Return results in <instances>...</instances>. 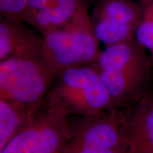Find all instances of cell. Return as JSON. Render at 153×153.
<instances>
[{"label":"cell","instance_id":"cell-8","mask_svg":"<svg viewBox=\"0 0 153 153\" xmlns=\"http://www.w3.org/2000/svg\"><path fill=\"white\" fill-rule=\"evenodd\" d=\"M126 153H153V93L123 111Z\"/></svg>","mask_w":153,"mask_h":153},{"label":"cell","instance_id":"cell-17","mask_svg":"<svg viewBox=\"0 0 153 153\" xmlns=\"http://www.w3.org/2000/svg\"><path fill=\"white\" fill-rule=\"evenodd\" d=\"M145 0H139V3H142L143 1H145Z\"/></svg>","mask_w":153,"mask_h":153},{"label":"cell","instance_id":"cell-12","mask_svg":"<svg viewBox=\"0 0 153 153\" xmlns=\"http://www.w3.org/2000/svg\"><path fill=\"white\" fill-rule=\"evenodd\" d=\"M140 4L142 16L135 38L150 53H153V0H145Z\"/></svg>","mask_w":153,"mask_h":153},{"label":"cell","instance_id":"cell-15","mask_svg":"<svg viewBox=\"0 0 153 153\" xmlns=\"http://www.w3.org/2000/svg\"><path fill=\"white\" fill-rule=\"evenodd\" d=\"M97 1H98V0H82V2H83L84 4H85L87 8L91 5H94V4L97 2Z\"/></svg>","mask_w":153,"mask_h":153},{"label":"cell","instance_id":"cell-11","mask_svg":"<svg viewBox=\"0 0 153 153\" xmlns=\"http://www.w3.org/2000/svg\"><path fill=\"white\" fill-rule=\"evenodd\" d=\"M38 113L22 105L0 99V150L33 120Z\"/></svg>","mask_w":153,"mask_h":153},{"label":"cell","instance_id":"cell-2","mask_svg":"<svg viewBox=\"0 0 153 153\" xmlns=\"http://www.w3.org/2000/svg\"><path fill=\"white\" fill-rule=\"evenodd\" d=\"M43 106L70 115L97 116L114 109L96 62L70 67L57 74Z\"/></svg>","mask_w":153,"mask_h":153},{"label":"cell","instance_id":"cell-1","mask_svg":"<svg viewBox=\"0 0 153 153\" xmlns=\"http://www.w3.org/2000/svg\"><path fill=\"white\" fill-rule=\"evenodd\" d=\"M135 38L106 46L97 64L114 109L124 111L150 91L153 62Z\"/></svg>","mask_w":153,"mask_h":153},{"label":"cell","instance_id":"cell-5","mask_svg":"<svg viewBox=\"0 0 153 153\" xmlns=\"http://www.w3.org/2000/svg\"><path fill=\"white\" fill-rule=\"evenodd\" d=\"M123 113L113 109L91 116L69 117L63 153H126Z\"/></svg>","mask_w":153,"mask_h":153},{"label":"cell","instance_id":"cell-10","mask_svg":"<svg viewBox=\"0 0 153 153\" xmlns=\"http://www.w3.org/2000/svg\"><path fill=\"white\" fill-rule=\"evenodd\" d=\"M84 4L82 0H53L38 11L27 24L43 34L65 25Z\"/></svg>","mask_w":153,"mask_h":153},{"label":"cell","instance_id":"cell-4","mask_svg":"<svg viewBox=\"0 0 153 153\" xmlns=\"http://www.w3.org/2000/svg\"><path fill=\"white\" fill-rule=\"evenodd\" d=\"M41 35L45 55L58 73L70 67L96 62L101 53L86 6L62 27Z\"/></svg>","mask_w":153,"mask_h":153},{"label":"cell","instance_id":"cell-9","mask_svg":"<svg viewBox=\"0 0 153 153\" xmlns=\"http://www.w3.org/2000/svg\"><path fill=\"white\" fill-rule=\"evenodd\" d=\"M45 52L44 41L18 19L0 17V61L14 55Z\"/></svg>","mask_w":153,"mask_h":153},{"label":"cell","instance_id":"cell-6","mask_svg":"<svg viewBox=\"0 0 153 153\" xmlns=\"http://www.w3.org/2000/svg\"><path fill=\"white\" fill-rule=\"evenodd\" d=\"M44 106L0 153H63L68 139L69 115Z\"/></svg>","mask_w":153,"mask_h":153},{"label":"cell","instance_id":"cell-16","mask_svg":"<svg viewBox=\"0 0 153 153\" xmlns=\"http://www.w3.org/2000/svg\"><path fill=\"white\" fill-rule=\"evenodd\" d=\"M150 55V57H151V59H152V61L153 62V53H151Z\"/></svg>","mask_w":153,"mask_h":153},{"label":"cell","instance_id":"cell-7","mask_svg":"<svg viewBox=\"0 0 153 153\" xmlns=\"http://www.w3.org/2000/svg\"><path fill=\"white\" fill-rule=\"evenodd\" d=\"M142 11L133 0H98L90 14L96 38L105 47L133 39Z\"/></svg>","mask_w":153,"mask_h":153},{"label":"cell","instance_id":"cell-14","mask_svg":"<svg viewBox=\"0 0 153 153\" xmlns=\"http://www.w3.org/2000/svg\"><path fill=\"white\" fill-rule=\"evenodd\" d=\"M52 1L53 0H28L27 9L23 17L22 22L27 24L34 14L44 8Z\"/></svg>","mask_w":153,"mask_h":153},{"label":"cell","instance_id":"cell-3","mask_svg":"<svg viewBox=\"0 0 153 153\" xmlns=\"http://www.w3.org/2000/svg\"><path fill=\"white\" fill-rule=\"evenodd\" d=\"M57 74L45 52L7 57L0 61V99L39 111Z\"/></svg>","mask_w":153,"mask_h":153},{"label":"cell","instance_id":"cell-13","mask_svg":"<svg viewBox=\"0 0 153 153\" xmlns=\"http://www.w3.org/2000/svg\"><path fill=\"white\" fill-rule=\"evenodd\" d=\"M28 0H0V17L22 21Z\"/></svg>","mask_w":153,"mask_h":153}]
</instances>
